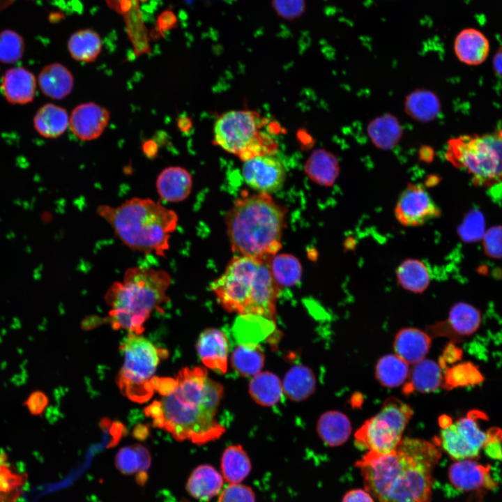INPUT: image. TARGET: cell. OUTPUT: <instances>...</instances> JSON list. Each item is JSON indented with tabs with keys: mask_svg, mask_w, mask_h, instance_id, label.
Instances as JSON below:
<instances>
[{
	"mask_svg": "<svg viewBox=\"0 0 502 502\" xmlns=\"http://www.w3.org/2000/svg\"><path fill=\"white\" fill-rule=\"evenodd\" d=\"M222 476L229 484L241 483L251 471L248 455L240 445L227 447L221 458Z\"/></svg>",
	"mask_w": 502,
	"mask_h": 502,
	"instance_id": "obj_31",
	"label": "cell"
},
{
	"mask_svg": "<svg viewBox=\"0 0 502 502\" xmlns=\"http://www.w3.org/2000/svg\"><path fill=\"white\" fill-rule=\"evenodd\" d=\"M481 313L476 307L464 302L455 303L450 308L448 319L429 326L431 336H445L452 340L472 335L481 324Z\"/></svg>",
	"mask_w": 502,
	"mask_h": 502,
	"instance_id": "obj_13",
	"label": "cell"
},
{
	"mask_svg": "<svg viewBox=\"0 0 502 502\" xmlns=\"http://www.w3.org/2000/svg\"><path fill=\"white\" fill-rule=\"evenodd\" d=\"M409 379L407 392H434L440 387L443 381L441 365L432 360L424 358L413 365Z\"/></svg>",
	"mask_w": 502,
	"mask_h": 502,
	"instance_id": "obj_27",
	"label": "cell"
},
{
	"mask_svg": "<svg viewBox=\"0 0 502 502\" xmlns=\"http://www.w3.org/2000/svg\"><path fill=\"white\" fill-rule=\"evenodd\" d=\"M446 157L471 176L475 185L490 187L502 182V130L450 139Z\"/></svg>",
	"mask_w": 502,
	"mask_h": 502,
	"instance_id": "obj_7",
	"label": "cell"
},
{
	"mask_svg": "<svg viewBox=\"0 0 502 502\" xmlns=\"http://www.w3.org/2000/svg\"><path fill=\"white\" fill-rule=\"evenodd\" d=\"M210 287L228 312L275 319L281 288L271 275L268 261L236 255Z\"/></svg>",
	"mask_w": 502,
	"mask_h": 502,
	"instance_id": "obj_5",
	"label": "cell"
},
{
	"mask_svg": "<svg viewBox=\"0 0 502 502\" xmlns=\"http://www.w3.org/2000/svg\"><path fill=\"white\" fill-rule=\"evenodd\" d=\"M218 502H256V499L252 488L241 483H234L221 491Z\"/></svg>",
	"mask_w": 502,
	"mask_h": 502,
	"instance_id": "obj_44",
	"label": "cell"
},
{
	"mask_svg": "<svg viewBox=\"0 0 502 502\" xmlns=\"http://www.w3.org/2000/svg\"><path fill=\"white\" fill-rule=\"evenodd\" d=\"M149 480V474L147 471H141L135 475V482L140 487H144Z\"/></svg>",
	"mask_w": 502,
	"mask_h": 502,
	"instance_id": "obj_53",
	"label": "cell"
},
{
	"mask_svg": "<svg viewBox=\"0 0 502 502\" xmlns=\"http://www.w3.org/2000/svg\"><path fill=\"white\" fill-rule=\"evenodd\" d=\"M24 482V476L15 473L8 462L0 465V502H17Z\"/></svg>",
	"mask_w": 502,
	"mask_h": 502,
	"instance_id": "obj_41",
	"label": "cell"
},
{
	"mask_svg": "<svg viewBox=\"0 0 502 502\" xmlns=\"http://www.w3.org/2000/svg\"><path fill=\"white\" fill-rule=\"evenodd\" d=\"M109 112L93 102L77 105L72 111L69 126L79 139L91 141L98 138L107 128Z\"/></svg>",
	"mask_w": 502,
	"mask_h": 502,
	"instance_id": "obj_14",
	"label": "cell"
},
{
	"mask_svg": "<svg viewBox=\"0 0 502 502\" xmlns=\"http://www.w3.org/2000/svg\"><path fill=\"white\" fill-rule=\"evenodd\" d=\"M396 278L404 289L414 294H422L429 286L432 277L429 267L423 261L409 258L397 266Z\"/></svg>",
	"mask_w": 502,
	"mask_h": 502,
	"instance_id": "obj_24",
	"label": "cell"
},
{
	"mask_svg": "<svg viewBox=\"0 0 502 502\" xmlns=\"http://www.w3.org/2000/svg\"><path fill=\"white\" fill-rule=\"evenodd\" d=\"M123 365L117 378L122 393L130 400L144 402L155 390V372L162 353L141 335L129 333L120 346Z\"/></svg>",
	"mask_w": 502,
	"mask_h": 502,
	"instance_id": "obj_8",
	"label": "cell"
},
{
	"mask_svg": "<svg viewBox=\"0 0 502 502\" xmlns=\"http://www.w3.org/2000/svg\"><path fill=\"white\" fill-rule=\"evenodd\" d=\"M462 351L453 344L449 345L445 352V361L454 363L461 358Z\"/></svg>",
	"mask_w": 502,
	"mask_h": 502,
	"instance_id": "obj_50",
	"label": "cell"
},
{
	"mask_svg": "<svg viewBox=\"0 0 502 502\" xmlns=\"http://www.w3.org/2000/svg\"><path fill=\"white\" fill-rule=\"evenodd\" d=\"M68 50L73 59L90 63L96 61L102 49L99 34L90 29L79 30L73 33L68 41Z\"/></svg>",
	"mask_w": 502,
	"mask_h": 502,
	"instance_id": "obj_29",
	"label": "cell"
},
{
	"mask_svg": "<svg viewBox=\"0 0 502 502\" xmlns=\"http://www.w3.org/2000/svg\"><path fill=\"white\" fill-rule=\"evenodd\" d=\"M317 432L321 439L330 446H339L349 439L351 423L347 416L337 411L323 413L317 423Z\"/></svg>",
	"mask_w": 502,
	"mask_h": 502,
	"instance_id": "obj_26",
	"label": "cell"
},
{
	"mask_svg": "<svg viewBox=\"0 0 502 502\" xmlns=\"http://www.w3.org/2000/svg\"><path fill=\"white\" fill-rule=\"evenodd\" d=\"M242 174L251 188L257 192L271 194L283 187L287 171L275 155H264L244 161Z\"/></svg>",
	"mask_w": 502,
	"mask_h": 502,
	"instance_id": "obj_12",
	"label": "cell"
},
{
	"mask_svg": "<svg viewBox=\"0 0 502 502\" xmlns=\"http://www.w3.org/2000/svg\"><path fill=\"white\" fill-rule=\"evenodd\" d=\"M107 5L120 14L127 33L137 54L150 51L148 31L140 10V0H105Z\"/></svg>",
	"mask_w": 502,
	"mask_h": 502,
	"instance_id": "obj_16",
	"label": "cell"
},
{
	"mask_svg": "<svg viewBox=\"0 0 502 502\" xmlns=\"http://www.w3.org/2000/svg\"><path fill=\"white\" fill-rule=\"evenodd\" d=\"M484 380L479 368L471 362L459 363L446 372L445 385L447 388L478 385Z\"/></svg>",
	"mask_w": 502,
	"mask_h": 502,
	"instance_id": "obj_40",
	"label": "cell"
},
{
	"mask_svg": "<svg viewBox=\"0 0 502 502\" xmlns=\"http://www.w3.org/2000/svg\"><path fill=\"white\" fill-rule=\"evenodd\" d=\"M405 107L407 114L420 121L434 119L440 111V102L436 96L427 90H418L406 98Z\"/></svg>",
	"mask_w": 502,
	"mask_h": 502,
	"instance_id": "obj_36",
	"label": "cell"
},
{
	"mask_svg": "<svg viewBox=\"0 0 502 502\" xmlns=\"http://www.w3.org/2000/svg\"><path fill=\"white\" fill-rule=\"evenodd\" d=\"M196 349L207 367L222 374L227 372L229 344L222 330L208 328L202 331L197 340Z\"/></svg>",
	"mask_w": 502,
	"mask_h": 502,
	"instance_id": "obj_17",
	"label": "cell"
},
{
	"mask_svg": "<svg viewBox=\"0 0 502 502\" xmlns=\"http://www.w3.org/2000/svg\"><path fill=\"white\" fill-rule=\"evenodd\" d=\"M70 116L67 111L58 105L47 103L43 105L33 118L36 131L46 138L61 136L69 126Z\"/></svg>",
	"mask_w": 502,
	"mask_h": 502,
	"instance_id": "obj_25",
	"label": "cell"
},
{
	"mask_svg": "<svg viewBox=\"0 0 502 502\" xmlns=\"http://www.w3.org/2000/svg\"><path fill=\"white\" fill-rule=\"evenodd\" d=\"M151 463L149 451L140 444L121 448L115 457L117 469L124 475H132L141 471H147Z\"/></svg>",
	"mask_w": 502,
	"mask_h": 502,
	"instance_id": "obj_38",
	"label": "cell"
},
{
	"mask_svg": "<svg viewBox=\"0 0 502 502\" xmlns=\"http://www.w3.org/2000/svg\"><path fill=\"white\" fill-rule=\"evenodd\" d=\"M24 45L22 38L11 30L0 33V61L14 63L22 56Z\"/></svg>",
	"mask_w": 502,
	"mask_h": 502,
	"instance_id": "obj_42",
	"label": "cell"
},
{
	"mask_svg": "<svg viewBox=\"0 0 502 502\" xmlns=\"http://www.w3.org/2000/svg\"><path fill=\"white\" fill-rule=\"evenodd\" d=\"M482 239L484 251L488 257L502 259V226L489 228Z\"/></svg>",
	"mask_w": 502,
	"mask_h": 502,
	"instance_id": "obj_46",
	"label": "cell"
},
{
	"mask_svg": "<svg viewBox=\"0 0 502 502\" xmlns=\"http://www.w3.org/2000/svg\"><path fill=\"white\" fill-rule=\"evenodd\" d=\"M448 478L455 488L465 492L492 489L497 486L490 466L480 464L473 459L459 460L451 464Z\"/></svg>",
	"mask_w": 502,
	"mask_h": 502,
	"instance_id": "obj_15",
	"label": "cell"
},
{
	"mask_svg": "<svg viewBox=\"0 0 502 502\" xmlns=\"http://www.w3.org/2000/svg\"><path fill=\"white\" fill-rule=\"evenodd\" d=\"M394 213L402 225L419 227L439 217L441 210L423 185L410 183L399 196Z\"/></svg>",
	"mask_w": 502,
	"mask_h": 502,
	"instance_id": "obj_11",
	"label": "cell"
},
{
	"mask_svg": "<svg viewBox=\"0 0 502 502\" xmlns=\"http://www.w3.org/2000/svg\"><path fill=\"white\" fill-rule=\"evenodd\" d=\"M252 398L260 405L271 406L281 399L282 384L277 375L270 372L254 375L249 384Z\"/></svg>",
	"mask_w": 502,
	"mask_h": 502,
	"instance_id": "obj_30",
	"label": "cell"
},
{
	"mask_svg": "<svg viewBox=\"0 0 502 502\" xmlns=\"http://www.w3.org/2000/svg\"><path fill=\"white\" fill-rule=\"evenodd\" d=\"M268 265L273 279L280 288L292 287L301 278V264L291 254L277 253L268 261Z\"/></svg>",
	"mask_w": 502,
	"mask_h": 502,
	"instance_id": "obj_35",
	"label": "cell"
},
{
	"mask_svg": "<svg viewBox=\"0 0 502 502\" xmlns=\"http://www.w3.org/2000/svg\"><path fill=\"white\" fill-rule=\"evenodd\" d=\"M223 482V476L214 467L202 464L192 471L185 489L192 497L208 501L221 492Z\"/></svg>",
	"mask_w": 502,
	"mask_h": 502,
	"instance_id": "obj_21",
	"label": "cell"
},
{
	"mask_svg": "<svg viewBox=\"0 0 502 502\" xmlns=\"http://www.w3.org/2000/svg\"><path fill=\"white\" fill-rule=\"evenodd\" d=\"M431 346V336L423 330L408 327L401 329L395 335L393 348L400 358L409 364L423 360Z\"/></svg>",
	"mask_w": 502,
	"mask_h": 502,
	"instance_id": "obj_19",
	"label": "cell"
},
{
	"mask_svg": "<svg viewBox=\"0 0 502 502\" xmlns=\"http://www.w3.org/2000/svg\"><path fill=\"white\" fill-rule=\"evenodd\" d=\"M143 151L146 156H155L157 152V146L155 143L151 140L146 141L143 144Z\"/></svg>",
	"mask_w": 502,
	"mask_h": 502,
	"instance_id": "obj_52",
	"label": "cell"
},
{
	"mask_svg": "<svg viewBox=\"0 0 502 502\" xmlns=\"http://www.w3.org/2000/svg\"><path fill=\"white\" fill-rule=\"evenodd\" d=\"M223 395L222 386L201 367L181 370L174 388L145 409L154 426L169 432L177 441L204 444L218 439L223 426L215 419Z\"/></svg>",
	"mask_w": 502,
	"mask_h": 502,
	"instance_id": "obj_1",
	"label": "cell"
},
{
	"mask_svg": "<svg viewBox=\"0 0 502 502\" xmlns=\"http://www.w3.org/2000/svg\"><path fill=\"white\" fill-rule=\"evenodd\" d=\"M484 218L478 211L473 210L467 213L458 229L462 241L471 242L482 238L485 234Z\"/></svg>",
	"mask_w": 502,
	"mask_h": 502,
	"instance_id": "obj_43",
	"label": "cell"
},
{
	"mask_svg": "<svg viewBox=\"0 0 502 502\" xmlns=\"http://www.w3.org/2000/svg\"><path fill=\"white\" fill-rule=\"evenodd\" d=\"M272 5L276 13L287 20L301 17L305 10V0H272Z\"/></svg>",
	"mask_w": 502,
	"mask_h": 502,
	"instance_id": "obj_45",
	"label": "cell"
},
{
	"mask_svg": "<svg viewBox=\"0 0 502 502\" xmlns=\"http://www.w3.org/2000/svg\"><path fill=\"white\" fill-rule=\"evenodd\" d=\"M487 418L486 415L478 410L470 411L466 416L453 423L456 430L462 439L471 446L480 451L487 442V432H484L479 426L478 419Z\"/></svg>",
	"mask_w": 502,
	"mask_h": 502,
	"instance_id": "obj_39",
	"label": "cell"
},
{
	"mask_svg": "<svg viewBox=\"0 0 502 502\" xmlns=\"http://www.w3.org/2000/svg\"><path fill=\"white\" fill-rule=\"evenodd\" d=\"M231 361L240 375L254 376L260 372L264 365V354L257 343H241L234 350Z\"/></svg>",
	"mask_w": 502,
	"mask_h": 502,
	"instance_id": "obj_34",
	"label": "cell"
},
{
	"mask_svg": "<svg viewBox=\"0 0 502 502\" xmlns=\"http://www.w3.org/2000/svg\"><path fill=\"white\" fill-rule=\"evenodd\" d=\"M306 173L316 183L331 186L339 174V165L336 158L326 151L313 153L306 165Z\"/></svg>",
	"mask_w": 502,
	"mask_h": 502,
	"instance_id": "obj_32",
	"label": "cell"
},
{
	"mask_svg": "<svg viewBox=\"0 0 502 502\" xmlns=\"http://www.w3.org/2000/svg\"><path fill=\"white\" fill-rule=\"evenodd\" d=\"M456 56L468 65H479L488 56L489 43L480 31L468 28L461 31L454 43Z\"/></svg>",
	"mask_w": 502,
	"mask_h": 502,
	"instance_id": "obj_22",
	"label": "cell"
},
{
	"mask_svg": "<svg viewBox=\"0 0 502 502\" xmlns=\"http://www.w3.org/2000/svg\"><path fill=\"white\" fill-rule=\"evenodd\" d=\"M487 432V442L483 448L486 455L490 458L502 459V429L494 427Z\"/></svg>",
	"mask_w": 502,
	"mask_h": 502,
	"instance_id": "obj_47",
	"label": "cell"
},
{
	"mask_svg": "<svg viewBox=\"0 0 502 502\" xmlns=\"http://www.w3.org/2000/svg\"><path fill=\"white\" fill-rule=\"evenodd\" d=\"M264 121L250 110H232L221 114L213 127V140L224 151L238 157L261 135Z\"/></svg>",
	"mask_w": 502,
	"mask_h": 502,
	"instance_id": "obj_10",
	"label": "cell"
},
{
	"mask_svg": "<svg viewBox=\"0 0 502 502\" xmlns=\"http://www.w3.org/2000/svg\"><path fill=\"white\" fill-rule=\"evenodd\" d=\"M440 457L434 443L404 437L393 451L367 452L356 464L365 489L378 502H430L432 471Z\"/></svg>",
	"mask_w": 502,
	"mask_h": 502,
	"instance_id": "obj_2",
	"label": "cell"
},
{
	"mask_svg": "<svg viewBox=\"0 0 502 502\" xmlns=\"http://www.w3.org/2000/svg\"><path fill=\"white\" fill-rule=\"evenodd\" d=\"M282 384L283 392L288 398L301 402L314 392L316 380L310 368L304 365H295L287 372Z\"/></svg>",
	"mask_w": 502,
	"mask_h": 502,
	"instance_id": "obj_28",
	"label": "cell"
},
{
	"mask_svg": "<svg viewBox=\"0 0 502 502\" xmlns=\"http://www.w3.org/2000/svg\"><path fill=\"white\" fill-rule=\"evenodd\" d=\"M368 134L376 146L388 149L400 139L402 130L394 116L386 114L376 118L369 124Z\"/></svg>",
	"mask_w": 502,
	"mask_h": 502,
	"instance_id": "obj_37",
	"label": "cell"
},
{
	"mask_svg": "<svg viewBox=\"0 0 502 502\" xmlns=\"http://www.w3.org/2000/svg\"><path fill=\"white\" fill-rule=\"evenodd\" d=\"M36 89L35 76L24 68L8 69L3 76L1 90L6 100L12 104L24 105L31 102Z\"/></svg>",
	"mask_w": 502,
	"mask_h": 502,
	"instance_id": "obj_20",
	"label": "cell"
},
{
	"mask_svg": "<svg viewBox=\"0 0 502 502\" xmlns=\"http://www.w3.org/2000/svg\"><path fill=\"white\" fill-rule=\"evenodd\" d=\"M493 66L496 73L502 76V47L499 49L494 55Z\"/></svg>",
	"mask_w": 502,
	"mask_h": 502,
	"instance_id": "obj_51",
	"label": "cell"
},
{
	"mask_svg": "<svg viewBox=\"0 0 502 502\" xmlns=\"http://www.w3.org/2000/svg\"><path fill=\"white\" fill-rule=\"evenodd\" d=\"M287 213L270 194L242 192L225 215L232 251L268 261L282 248Z\"/></svg>",
	"mask_w": 502,
	"mask_h": 502,
	"instance_id": "obj_3",
	"label": "cell"
},
{
	"mask_svg": "<svg viewBox=\"0 0 502 502\" xmlns=\"http://www.w3.org/2000/svg\"><path fill=\"white\" fill-rule=\"evenodd\" d=\"M171 284L165 270L141 266L127 268L122 280L114 282L104 296L112 327L141 335L152 312L169 301Z\"/></svg>",
	"mask_w": 502,
	"mask_h": 502,
	"instance_id": "obj_6",
	"label": "cell"
},
{
	"mask_svg": "<svg viewBox=\"0 0 502 502\" xmlns=\"http://www.w3.org/2000/svg\"><path fill=\"white\" fill-rule=\"evenodd\" d=\"M42 92L55 100L63 99L73 91L74 77L70 70L59 63L45 66L38 75Z\"/></svg>",
	"mask_w": 502,
	"mask_h": 502,
	"instance_id": "obj_23",
	"label": "cell"
},
{
	"mask_svg": "<svg viewBox=\"0 0 502 502\" xmlns=\"http://www.w3.org/2000/svg\"><path fill=\"white\" fill-rule=\"evenodd\" d=\"M409 365L396 354H388L377 362L375 376L379 382L388 388L400 386L408 379Z\"/></svg>",
	"mask_w": 502,
	"mask_h": 502,
	"instance_id": "obj_33",
	"label": "cell"
},
{
	"mask_svg": "<svg viewBox=\"0 0 502 502\" xmlns=\"http://www.w3.org/2000/svg\"><path fill=\"white\" fill-rule=\"evenodd\" d=\"M342 502H374V501L373 496L365 489H356L347 492Z\"/></svg>",
	"mask_w": 502,
	"mask_h": 502,
	"instance_id": "obj_49",
	"label": "cell"
},
{
	"mask_svg": "<svg viewBox=\"0 0 502 502\" xmlns=\"http://www.w3.org/2000/svg\"><path fill=\"white\" fill-rule=\"evenodd\" d=\"M96 213L132 251L160 257H166L178 222L174 210L151 198L135 197L116 206L100 204Z\"/></svg>",
	"mask_w": 502,
	"mask_h": 502,
	"instance_id": "obj_4",
	"label": "cell"
},
{
	"mask_svg": "<svg viewBox=\"0 0 502 502\" xmlns=\"http://www.w3.org/2000/svg\"><path fill=\"white\" fill-rule=\"evenodd\" d=\"M155 187L161 200L169 203L180 202L190 195L192 179L185 169L171 166L165 168L158 174Z\"/></svg>",
	"mask_w": 502,
	"mask_h": 502,
	"instance_id": "obj_18",
	"label": "cell"
},
{
	"mask_svg": "<svg viewBox=\"0 0 502 502\" xmlns=\"http://www.w3.org/2000/svg\"><path fill=\"white\" fill-rule=\"evenodd\" d=\"M413 413V409L407 404L395 397H388L380 411L356 431V446L379 454L393 451L402 441Z\"/></svg>",
	"mask_w": 502,
	"mask_h": 502,
	"instance_id": "obj_9",
	"label": "cell"
},
{
	"mask_svg": "<svg viewBox=\"0 0 502 502\" xmlns=\"http://www.w3.org/2000/svg\"><path fill=\"white\" fill-rule=\"evenodd\" d=\"M47 403L45 396L40 392L33 393L26 401L29 411L33 414H38L44 409Z\"/></svg>",
	"mask_w": 502,
	"mask_h": 502,
	"instance_id": "obj_48",
	"label": "cell"
}]
</instances>
